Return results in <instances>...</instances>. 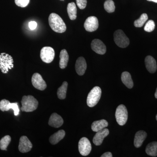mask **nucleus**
Returning a JSON list of instances; mask_svg holds the SVG:
<instances>
[{
	"label": "nucleus",
	"mask_w": 157,
	"mask_h": 157,
	"mask_svg": "<svg viewBox=\"0 0 157 157\" xmlns=\"http://www.w3.org/2000/svg\"><path fill=\"white\" fill-rule=\"evenodd\" d=\"M12 109L14 111V115L17 116L19 113V108L17 103H11L8 100L4 99L0 102V110L2 111H8Z\"/></svg>",
	"instance_id": "obj_9"
},
{
	"label": "nucleus",
	"mask_w": 157,
	"mask_h": 157,
	"mask_svg": "<svg viewBox=\"0 0 157 157\" xmlns=\"http://www.w3.org/2000/svg\"><path fill=\"white\" fill-rule=\"evenodd\" d=\"M67 87V82L65 81L63 82L61 86L59 88L57 91V96L59 99L63 100L66 98Z\"/></svg>",
	"instance_id": "obj_25"
},
{
	"label": "nucleus",
	"mask_w": 157,
	"mask_h": 157,
	"mask_svg": "<svg viewBox=\"0 0 157 157\" xmlns=\"http://www.w3.org/2000/svg\"><path fill=\"white\" fill-rule=\"evenodd\" d=\"M105 10L108 13H112L115 11V6L112 0H107L104 4Z\"/></svg>",
	"instance_id": "obj_28"
},
{
	"label": "nucleus",
	"mask_w": 157,
	"mask_h": 157,
	"mask_svg": "<svg viewBox=\"0 0 157 157\" xmlns=\"http://www.w3.org/2000/svg\"><path fill=\"white\" fill-rule=\"evenodd\" d=\"M37 24L35 21H31L29 23V27L31 30H34L37 27Z\"/></svg>",
	"instance_id": "obj_32"
},
{
	"label": "nucleus",
	"mask_w": 157,
	"mask_h": 157,
	"mask_svg": "<svg viewBox=\"0 0 157 157\" xmlns=\"http://www.w3.org/2000/svg\"><path fill=\"white\" fill-rule=\"evenodd\" d=\"M112 153L110 152L105 153L101 156V157H112Z\"/></svg>",
	"instance_id": "obj_33"
},
{
	"label": "nucleus",
	"mask_w": 157,
	"mask_h": 157,
	"mask_svg": "<svg viewBox=\"0 0 157 157\" xmlns=\"http://www.w3.org/2000/svg\"><path fill=\"white\" fill-rule=\"evenodd\" d=\"M87 68V64L84 58L79 57L77 59L75 65L76 73L79 76L84 75Z\"/></svg>",
	"instance_id": "obj_15"
},
{
	"label": "nucleus",
	"mask_w": 157,
	"mask_h": 157,
	"mask_svg": "<svg viewBox=\"0 0 157 157\" xmlns=\"http://www.w3.org/2000/svg\"><path fill=\"white\" fill-rule=\"evenodd\" d=\"M21 110L24 112H29L36 110L38 107V101L33 96H24L21 101Z\"/></svg>",
	"instance_id": "obj_2"
},
{
	"label": "nucleus",
	"mask_w": 157,
	"mask_h": 157,
	"mask_svg": "<svg viewBox=\"0 0 157 157\" xmlns=\"http://www.w3.org/2000/svg\"><path fill=\"white\" fill-rule=\"evenodd\" d=\"M115 117L119 125H124L126 123L128 119V112L127 108L123 104L118 106L115 113Z\"/></svg>",
	"instance_id": "obj_6"
},
{
	"label": "nucleus",
	"mask_w": 157,
	"mask_h": 157,
	"mask_svg": "<svg viewBox=\"0 0 157 157\" xmlns=\"http://www.w3.org/2000/svg\"><path fill=\"white\" fill-rule=\"evenodd\" d=\"M59 67L61 69H64L67 67L69 61V56L67 52L66 49L61 50L60 53Z\"/></svg>",
	"instance_id": "obj_19"
},
{
	"label": "nucleus",
	"mask_w": 157,
	"mask_h": 157,
	"mask_svg": "<svg viewBox=\"0 0 157 157\" xmlns=\"http://www.w3.org/2000/svg\"><path fill=\"white\" fill-rule=\"evenodd\" d=\"M65 136V132L64 130H61L52 135L49 138V141L52 144H56L60 141Z\"/></svg>",
	"instance_id": "obj_22"
},
{
	"label": "nucleus",
	"mask_w": 157,
	"mask_h": 157,
	"mask_svg": "<svg viewBox=\"0 0 157 157\" xmlns=\"http://www.w3.org/2000/svg\"><path fill=\"white\" fill-rule=\"evenodd\" d=\"M33 147V144L26 136L21 137L19 140L18 149L21 153H26L31 151Z\"/></svg>",
	"instance_id": "obj_13"
},
{
	"label": "nucleus",
	"mask_w": 157,
	"mask_h": 157,
	"mask_svg": "<svg viewBox=\"0 0 157 157\" xmlns=\"http://www.w3.org/2000/svg\"><path fill=\"white\" fill-rule=\"evenodd\" d=\"M78 151L82 155L87 156L92 149L91 144L90 140L85 137H82L78 142Z\"/></svg>",
	"instance_id": "obj_8"
},
{
	"label": "nucleus",
	"mask_w": 157,
	"mask_h": 157,
	"mask_svg": "<svg viewBox=\"0 0 157 157\" xmlns=\"http://www.w3.org/2000/svg\"><path fill=\"white\" fill-rule=\"evenodd\" d=\"M54 50L51 47H44L42 48L40 52V57L42 61L46 63H49L53 60L55 57Z\"/></svg>",
	"instance_id": "obj_7"
},
{
	"label": "nucleus",
	"mask_w": 157,
	"mask_h": 157,
	"mask_svg": "<svg viewBox=\"0 0 157 157\" xmlns=\"http://www.w3.org/2000/svg\"><path fill=\"white\" fill-rule=\"evenodd\" d=\"M148 2H154L155 3H157V0H147Z\"/></svg>",
	"instance_id": "obj_34"
},
{
	"label": "nucleus",
	"mask_w": 157,
	"mask_h": 157,
	"mask_svg": "<svg viewBox=\"0 0 157 157\" xmlns=\"http://www.w3.org/2000/svg\"><path fill=\"white\" fill-rule=\"evenodd\" d=\"M63 124V120L61 117L58 115L57 113H55L51 115L48 121V124L50 126L58 128L61 126Z\"/></svg>",
	"instance_id": "obj_16"
},
{
	"label": "nucleus",
	"mask_w": 157,
	"mask_h": 157,
	"mask_svg": "<svg viewBox=\"0 0 157 157\" xmlns=\"http://www.w3.org/2000/svg\"><path fill=\"white\" fill-rule=\"evenodd\" d=\"M101 89L99 86H95L90 91L87 96V104L89 107H92L96 106L101 99Z\"/></svg>",
	"instance_id": "obj_4"
},
{
	"label": "nucleus",
	"mask_w": 157,
	"mask_h": 157,
	"mask_svg": "<svg viewBox=\"0 0 157 157\" xmlns=\"http://www.w3.org/2000/svg\"><path fill=\"white\" fill-rule=\"evenodd\" d=\"M155 22L152 20H150L146 23V25H145L144 27V30L147 32L150 33V32H152L155 29Z\"/></svg>",
	"instance_id": "obj_29"
},
{
	"label": "nucleus",
	"mask_w": 157,
	"mask_h": 157,
	"mask_svg": "<svg viewBox=\"0 0 157 157\" xmlns=\"http://www.w3.org/2000/svg\"><path fill=\"white\" fill-rule=\"evenodd\" d=\"M14 61L12 57L8 54H0V69L3 73H7L9 70L14 67Z\"/></svg>",
	"instance_id": "obj_3"
},
{
	"label": "nucleus",
	"mask_w": 157,
	"mask_h": 157,
	"mask_svg": "<svg viewBox=\"0 0 157 157\" xmlns=\"http://www.w3.org/2000/svg\"><path fill=\"white\" fill-rule=\"evenodd\" d=\"M146 153L152 157L157 156V142L153 141L148 144L145 150Z\"/></svg>",
	"instance_id": "obj_24"
},
{
	"label": "nucleus",
	"mask_w": 157,
	"mask_h": 157,
	"mask_svg": "<svg viewBox=\"0 0 157 157\" xmlns=\"http://www.w3.org/2000/svg\"><path fill=\"white\" fill-rule=\"evenodd\" d=\"M32 84L34 87L40 90H44L46 87V82L42 78V76L38 73H34L32 76Z\"/></svg>",
	"instance_id": "obj_10"
},
{
	"label": "nucleus",
	"mask_w": 157,
	"mask_h": 157,
	"mask_svg": "<svg viewBox=\"0 0 157 157\" xmlns=\"http://www.w3.org/2000/svg\"><path fill=\"white\" fill-rule=\"evenodd\" d=\"M68 15L71 20H74L77 17V9L74 2L69 3L67 8Z\"/></svg>",
	"instance_id": "obj_23"
},
{
	"label": "nucleus",
	"mask_w": 157,
	"mask_h": 157,
	"mask_svg": "<svg viewBox=\"0 0 157 157\" xmlns=\"http://www.w3.org/2000/svg\"><path fill=\"white\" fill-rule=\"evenodd\" d=\"M91 47L92 50L98 54L104 55L106 53V45L99 39L93 40L91 44Z\"/></svg>",
	"instance_id": "obj_12"
},
{
	"label": "nucleus",
	"mask_w": 157,
	"mask_h": 157,
	"mask_svg": "<svg viewBox=\"0 0 157 157\" xmlns=\"http://www.w3.org/2000/svg\"><path fill=\"white\" fill-rule=\"evenodd\" d=\"M29 2L30 0H15V4L21 8L26 7Z\"/></svg>",
	"instance_id": "obj_30"
},
{
	"label": "nucleus",
	"mask_w": 157,
	"mask_h": 157,
	"mask_svg": "<svg viewBox=\"0 0 157 157\" xmlns=\"http://www.w3.org/2000/svg\"><path fill=\"white\" fill-rule=\"evenodd\" d=\"M11 141V137L9 135H6L0 140V148L2 150H7V148Z\"/></svg>",
	"instance_id": "obj_26"
},
{
	"label": "nucleus",
	"mask_w": 157,
	"mask_h": 157,
	"mask_svg": "<svg viewBox=\"0 0 157 157\" xmlns=\"http://www.w3.org/2000/svg\"><path fill=\"white\" fill-rule=\"evenodd\" d=\"M48 23L51 28L56 33H64L67 26L61 17L56 13H51L48 17Z\"/></svg>",
	"instance_id": "obj_1"
},
{
	"label": "nucleus",
	"mask_w": 157,
	"mask_h": 157,
	"mask_svg": "<svg viewBox=\"0 0 157 157\" xmlns=\"http://www.w3.org/2000/svg\"><path fill=\"white\" fill-rule=\"evenodd\" d=\"M109 134V131L108 129L104 128L97 132V133L94 138L93 143L97 146H99L102 144L103 140L105 137L108 136Z\"/></svg>",
	"instance_id": "obj_14"
},
{
	"label": "nucleus",
	"mask_w": 157,
	"mask_h": 157,
	"mask_svg": "<svg viewBox=\"0 0 157 157\" xmlns=\"http://www.w3.org/2000/svg\"><path fill=\"white\" fill-rule=\"evenodd\" d=\"M76 4L80 9H85L87 4V0H76Z\"/></svg>",
	"instance_id": "obj_31"
},
{
	"label": "nucleus",
	"mask_w": 157,
	"mask_h": 157,
	"mask_svg": "<svg viewBox=\"0 0 157 157\" xmlns=\"http://www.w3.org/2000/svg\"><path fill=\"white\" fill-rule=\"evenodd\" d=\"M61 1H64V0H61Z\"/></svg>",
	"instance_id": "obj_37"
},
{
	"label": "nucleus",
	"mask_w": 157,
	"mask_h": 157,
	"mask_svg": "<svg viewBox=\"0 0 157 157\" xmlns=\"http://www.w3.org/2000/svg\"><path fill=\"white\" fill-rule=\"evenodd\" d=\"M156 120L157 121V114L156 116Z\"/></svg>",
	"instance_id": "obj_36"
},
{
	"label": "nucleus",
	"mask_w": 157,
	"mask_h": 157,
	"mask_svg": "<svg viewBox=\"0 0 157 157\" xmlns=\"http://www.w3.org/2000/svg\"><path fill=\"white\" fill-rule=\"evenodd\" d=\"M114 41L116 45L119 47L124 48L128 47L130 44V40L126 36L123 31L117 30L114 33Z\"/></svg>",
	"instance_id": "obj_5"
},
{
	"label": "nucleus",
	"mask_w": 157,
	"mask_h": 157,
	"mask_svg": "<svg viewBox=\"0 0 157 157\" xmlns=\"http://www.w3.org/2000/svg\"><path fill=\"white\" fill-rule=\"evenodd\" d=\"M84 27L86 30L87 32H93L97 30L99 27L98 18L95 16L88 17L85 21Z\"/></svg>",
	"instance_id": "obj_11"
},
{
	"label": "nucleus",
	"mask_w": 157,
	"mask_h": 157,
	"mask_svg": "<svg viewBox=\"0 0 157 157\" xmlns=\"http://www.w3.org/2000/svg\"><path fill=\"white\" fill-rule=\"evenodd\" d=\"M121 80L128 88L131 89L134 86V83L132 80V76L128 72H124L121 74Z\"/></svg>",
	"instance_id": "obj_21"
},
{
	"label": "nucleus",
	"mask_w": 157,
	"mask_h": 157,
	"mask_svg": "<svg viewBox=\"0 0 157 157\" xmlns=\"http://www.w3.org/2000/svg\"><path fill=\"white\" fill-rule=\"evenodd\" d=\"M148 19V16L145 13L141 14L139 19L136 20L134 22V25L136 27L140 28L143 26L147 21Z\"/></svg>",
	"instance_id": "obj_27"
},
{
	"label": "nucleus",
	"mask_w": 157,
	"mask_h": 157,
	"mask_svg": "<svg viewBox=\"0 0 157 157\" xmlns=\"http://www.w3.org/2000/svg\"><path fill=\"white\" fill-rule=\"evenodd\" d=\"M147 136V134L144 131H138L136 133L134 139V145L136 148H139L142 145Z\"/></svg>",
	"instance_id": "obj_18"
},
{
	"label": "nucleus",
	"mask_w": 157,
	"mask_h": 157,
	"mask_svg": "<svg viewBox=\"0 0 157 157\" xmlns=\"http://www.w3.org/2000/svg\"><path fill=\"white\" fill-rule=\"evenodd\" d=\"M155 98L157 99V88L156 89V90L155 93Z\"/></svg>",
	"instance_id": "obj_35"
},
{
	"label": "nucleus",
	"mask_w": 157,
	"mask_h": 157,
	"mask_svg": "<svg viewBox=\"0 0 157 157\" xmlns=\"http://www.w3.org/2000/svg\"><path fill=\"white\" fill-rule=\"evenodd\" d=\"M108 123L107 121L104 119L101 120L94 121L92 124L91 128L94 132H98L100 130L105 128L108 126Z\"/></svg>",
	"instance_id": "obj_20"
},
{
	"label": "nucleus",
	"mask_w": 157,
	"mask_h": 157,
	"mask_svg": "<svg viewBox=\"0 0 157 157\" xmlns=\"http://www.w3.org/2000/svg\"><path fill=\"white\" fill-rule=\"evenodd\" d=\"M145 64L146 69L150 73H153L156 71V62L153 57L150 56H147L145 59Z\"/></svg>",
	"instance_id": "obj_17"
}]
</instances>
